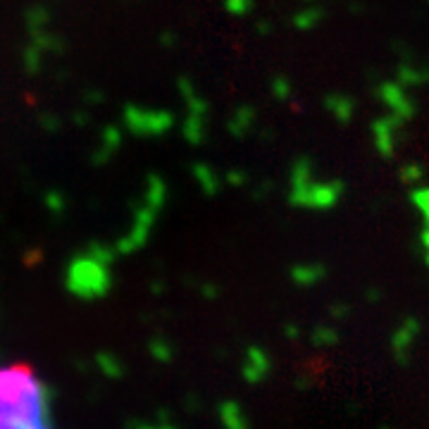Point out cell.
Segmentation results:
<instances>
[{"label":"cell","mask_w":429,"mask_h":429,"mask_svg":"<svg viewBox=\"0 0 429 429\" xmlns=\"http://www.w3.org/2000/svg\"><path fill=\"white\" fill-rule=\"evenodd\" d=\"M0 429H53L48 389L31 363L0 365Z\"/></svg>","instance_id":"cell-1"},{"label":"cell","mask_w":429,"mask_h":429,"mask_svg":"<svg viewBox=\"0 0 429 429\" xmlns=\"http://www.w3.org/2000/svg\"><path fill=\"white\" fill-rule=\"evenodd\" d=\"M344 196L341 182H313V169L308 160H298L291 174V205L306 210H332Z\"/></svg>","instance_id":"cell-2"},{"label":"cell","mask_w":429,"mask_h":429,"mask_svg":"<svg viewBox=\"0 0 429 429\" xmlns=\"http://www.w3.org/2000/svg\"><path fill=\"white\" fill-rule=\"evenodd\" d=\"M420 337H422L420 317H415V315L403 317L401 322L396 324V329L391 332V339H389L391 358L399 365H408L412 360V353H415V346H417V341H420Z\"/></svg>","instance_id":"cell-3"},{"label":"cell","mask_w":429,"mask_h":429,"mask_svg":"<svg viewBox=\"0 0 429 429\" xmlns=\"http://www.w3.org/2000/svg\"><path fill=\"white\" fill-rule=\"evenodd\" d=\"M272 375V355L262 346H251L246 350L244 377L248 384H262Z\"/></svg>","instance_id":"cell-4"},{"label":"cell","mask_w":429,"mask_h":429,"mask_svg":"<svg viewBox=\"0 0 429 429\" xmlns=\"http://www.w3.org/2000/svg\"><path fill=\"white\" fill-rule=\"evenodd\" d=\"M329 277V270L324 262H296V265L289 267V279H291L293 286L298 289H315L320 284H324Z\"/></svg>","instance_id":"cell-5"},{"label":"cell","mask_w":429,"mask_h":429,"mask_svg":"<svg viewBox=\"0 0 429 429\" xmlns=\"http://www.w3.org/2000/svg\"><path fill=\"white\" fill-rule=\"evenodd\" d=\"M306 339H308V344L313 346V348L327 350V348L339 346L341 332H339V327L334 322H320V324H313V329L306 334Z\"/></svg>","instance_id":"cell-6"},{"label":"cell","mask_w":429,"mask_h":429,"mask_svg":"<svg viewBox=\"0 0 429 429\" xmlns=\"http://www.w3.org/2000/svg\"><path fill=\"white\" fill-rule=\"evenodd\" d=\"M224 415H227V429H251L248 417L244 415V410H241L236 403H227Z\"/></svg>","instance_id":"cell-7"},{"label":"cell","mask_w":429,"mask_h":429,"mask_svg":"<svg viewBox=\"0 0 429 429\" xmlns=\"http://www.w3.org/2000/svg\"><path fill=\"white\" fill-rule=\"evenodd\" d=\"M410 200H412L415 210L422 217V224L429 227V189H427V186H425V189H415V191H412Z\"/></svg>","instance_id":"cell-8"},{"label":"cell","mask_w":429,"mask_h":429,"mask_svg":"<svg viewBox=\"0 0 429 429\" xmlns=\"http://www.w3.org/2000/svg\"><path fill=\"white\" fill-rule=\"evenodd\" d=\"M327 315L329 317L334 320V324L337 322H344L346 317L350 315V306L346 301H337V303H329V308H327Z\"/></svg>","instance_id":"cell-9"},{"label":"cell","mask_w":429,"mask_h":429,"mask_svg":"<svg viewBox=\"0 0 429 429\" xmlns=\"http://www.w3.org/2000/svg\"><path fill=\"white\" fill-rule=\"evenodd\" d=\"M417 246H420V255H422V262H425L427 272H429V227L422 224L420 234H417Z\"/></svg>","instance_id":"cell-10"},{"label":"cell","mask_w":429,"mask_h":429,"mask_svg":"<svg viewBox=\"0 0 429 429\" xmlns=\"http://www.w3.org/2000/svg\"><path fill=\"white\" fill-rule=\"evenodd\" d=\"M282 334H284V339L286 341H291V344H296V341H301L306 334H303V329H301V324L298 322H286L282 327Z\"/></svg>","instance_id":"cell-11"},{"label":"cell","mask_w":429,"mask_h":429,"mask_svg":"<svg viewBox=\"0 0 429 429\" xmlns=\"http://www.w3.org/2000/svg\"><path fill=\"white\" fill-rule=\"evenodd\" d=\"M381 298H384V293H381L379 286H368V289H365V301H368V303H379Z\"/></svg>","instance_id":"cell-12"},{"label":"cell","mask_w":429,"mask_h":429,"mask_svg":"<svg viewBox=\"0 0 429 429\" xmlns=\"http://www.w3.org/2000/svg\"><path fill=\"white\" fill-rule=\"evenodd\" d=\"M420 177H422V172H420V169H417V167H406V169H403V179H406V182L415 184Z\"/></svg>","instance_id":"cell-13"},{"label":"cell","mask_w":429,"mask_h":429,"mask_svg":"<svg viewBox=\"0 0 429 429\" xmlns=\"http://www.w3.org/2000/svg\"><path fill=\"white\" fill-rule=\"evenodd\" d=\"M381 429H389V427H381Z\"/></svg>","instance_id":"cell-14"}]
</instances>
